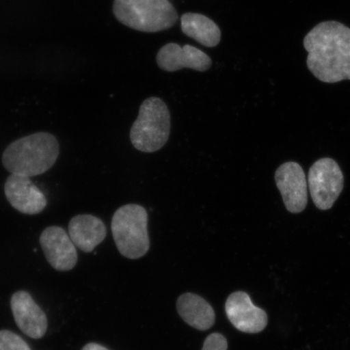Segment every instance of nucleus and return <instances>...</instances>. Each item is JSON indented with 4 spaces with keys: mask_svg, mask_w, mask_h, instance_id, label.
Here are the masks:
<instances>
[{
    "mask_svg": "<svg viewBox=\"0 0 350 350\" xmlns=\"http://www.w3.org/2000/svg\"><path fill=\"white\" fill-rule=\"evenodd\" d=\"M4 192L12 206L27 215H37L47 205L46 196L25 175L12 174L7 178Z\"/></svg>",
    "mask_w": 350,
    "mask_h": 350,
    "instance_id": "10",
    "label": "nucleus"
},
{
    "mask_svg": "<svg viewBox=\"0 0 350 350\" xmlns=\"http://www.w3.org/2000/svg\"><path fill=\"white\" fill-rule=\"evenodd\" d=\"M11 308L16 323L23 334L33 339H40L46 334V314L28 292L15 293L12 297Z\"/></svg>",
    "mask_w": 350,
    "mask_h": 350,
    "instance_id": "12",
    "label": "nucleus"
},
{
    "mask_svg": "<svg viewBox=\"0 0 350 350\" xmlns=\"http://www.w3.org/2000/svg\"><path fill=\"white\" fill-rule=\"evenodd\" d=\"M39 242L47 261L55 269L69 271L76 266L78 256L75 244L62 227H47Z\"/></svg>",
    "mask_w": 350,
    "mask_h": 350,
    "instance_id": "9",
    "label": "nucleus"
},
{
    "mask_svg": "<svg viewBox=\"0 0 350 350\" xmlns=\"http://www.w3.org/2000/svg\"><path fill=\"white\" fill-rule=\"evenodd\" d=\"M113 12L122 25L144 33L169 29L178 20L169 0H113Z\"/></svg>",
    "mask_w": 350,
    "mask_h": 350,
    "instance_id": "3",
    "label": "nucleus"
},
{
    "mask_svg": "<svg viewBox=\"0 0 350 350\" xmlns=\"http://www.w3.org/2000/svg\"><path fill=\"white\" fill-rule=\"evenodd\" d=\"M183 33L206 47H215L221 42V32L212 19L200 13L187 12L181 17Z\"/></svg>",
    "mask_w": 350,
    "mask_h": 350,
    "instance_id": "15",
    "label": "nucleus"
},
{
    "mask_svg": "<svg viewBox=\"0 0 350 350\" xmlns=\"http://www.w3.org/2000/svg\"><path fill=\"white\" fill-rule=\"evenodd\" d=\"M170 133V113L164 100L157 97L144 100L130 131L135 148L143 152L159 151L167 143Z\"/></svg>",
    "mask_w": 350,
    "mask_h": 350,
    "instance_id": "5",
    "label": "nucleus"
},
{
    "mask_svg": "<svg viewBox=\"0 0 350 350\" xmlns=\"http://www.w3.org/2000/svg\"><path fill=\"white\" fill-rule=\"evenodd\" d=\"M228 343L224 336L220 334H210L204 340L202 350H227Z\"/></svg>",
    "mask_w": 350,
    "mask_h": 350,
    "instance_id": "17",
    "label": "nucleus"
},
{
    "mask_svg": "<svg viewBox=\"0 0 350 350\" xmlns=\"http://www.w3.org/2000/svg\"><path fill=\"white\" fill-rule=\"evenodd\" d=\"M59 155V144L54 135L38 133L16 139L3 153L2 161L8 172L37 176L46 173Z\"/></svg>",
    "mask_w": 350,
    "mask_h": 350,
    "instance_id": "2",
    "label": "nucleus"
},
{
    "mask_svg": "<svg viewBox=\"0 0 350 350\" xmlns=\"http://www.w3.org/2000/svg\"><path fill=\"white\" fill-rule=\"evenodd\" d=\"M82 350H109L107 348L103 347V345L96 344V343H90L85 345Z\"/></svg>",
    "mask_w": 350,
    "mask_h": 350,
    "instance_id": "18",
    "label": "nucleus"
},
{
    "mask_svg": "<svg viewBox=\"0 0 350 350\" xmlns=\"http://www.w3.org/2000/svg\"><path fill=\"white\" fill-rule=\"evenodd\" d=\"M306 65L319 81L335 84L350 81V28L340 22L327 21L306 35Z\"/></svg>",
    "mask_w": 350,
    "mask_h": 350,
    "instance_id": "1",
    "label": "nucleus"
},
{
    "mask_svg": "<svg viewBox=\"0 0 350 350\" xmlns=\"http://www.w3.org/2000/svg\"><path fill=\"white\" fill-rule=\"evenodd\" d=\"M227 317L238 330L247 334H258L265 329L268 316L264 310L252 304L247 293H233L226 304Z\"/></svg>",
    "mask_w": 350,
    "mask_h": 350,
    "instance_id": "11",
    "label": "nucleus"
},
{
    "mask_svg": "<svg viewBox=\"0 0 350 350\" xmlns=\"http://www.w3.org/2000/svg\"><path fill=\"white\" fill-rule=\"evenodd\" d=\"M177 309L183 321L196 329L208 330L215 322V313L211 305L203 297L191 293L178 297Z\"/></svg>",
    "mask_w": 350,
    "mask_h": 350,
    "instance_id": "14",
    "label": "nucleus"
},
{
    "mask_svg": "<svg viewBox=\"0 0 350 350\" xmlns=\"http://www.w3.org/2000/svg\"><path fill=\"white\" fill-rule=\"evenodd\" d=\"M157 64L165 72H176L190 68L197 72H206L212 67V59L204 51L193 46H181L170 42L161 48L156 57Z\"/></svg>",
    "mask_w": 350,
    "mask_h": 350,
    "instance_id": "8",
    "label": "nucleus"
},
{
    "mask_svg": "<svg viewBox=\"0 0 350 350\" xmlns=\"http://www.w3.org/2000/svg\"><path fill=\"white\" fill-rule=\"evenodd\" d=\"M111 231L122 256L137 260L150 250L148 213L142 205L129 204L117 209L112 217Z\"/></svg>",
    "mask_w": 350,
    "mask_h": 350,
    "instance_id": "4",
    "label": "nucleus"
},
{
    "mask_svg": "<svg viewBox=\"0 0 350 350\" xmlns=\"http://www.w3.org/2000/svg\"><path fill=\"white\" fill-rule=\"evenodd\" d=\"M0 350H31L20 336L11 331H0Z\"/></svg>",
    "mask_w": 350,
    "mask_h": 350,
    "instance_id": "16",
    "label": "nucleus"
},
{
    "mask_svg": "<svg viewBox=\"0 0 350 350\" xmlns=\"http://www.w3.org/2000/svg\"><path fill=\"white\" fill-rule=\"evenodd\" d=\"M308 187L314 205L321 210L334 206L344 187V175L330 157L316 161L308 173Z\"/></svg>",
    "mask_w": 350,
    "mask_h": 350,
    "instance_id": "6",
    "label": "nucleus"
},
{
    "mask_svg": "<svg viewBox=\"0 0 350 350\" xmlns=\"http://www.w3.org/2000/svg\"><path fill=\"white\" fill-rule=\"evenodd\" d=\"M275 181L288 211L303 212L308 201V182L303 167L295 161H288L279 166Z\"/></svg>",
    "mask_w": 350,
    "mask_h": 350,
    "instance_id": "7",
    "label": "nucleus"
},
{
    "mask_svg": "<svg viewBox=\"0 0 350 350\" xmlns=\"http://www.w3.org/2000/svg\"><path fill=\"white\" fill-rule=\"evenodd\" d=\"M70 238L82 252L94 250L107 237L106 225L100 218L90 214H81L72 218L68 225Z\"/></svg>",
    "mask_w": 350,
    "mask_h": 350,
    "instance_id": "13",
    "label": "nucleus"
}]
</instances>
